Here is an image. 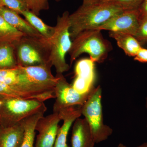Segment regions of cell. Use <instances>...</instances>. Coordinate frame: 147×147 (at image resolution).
Listing matches in <instances>:
<instances>
[{
	"instance_id": "cell-1",
	"label": "cell",
	"mask_w": 147,
	"mask_h": 147,
	"mask_svg": "<svg viewBox=\"0 0 147 147\" xmlns=\"http://www.w3.org/2000/svg\"><path fill=\"white\" fill-rule=\"evenodd\" d=\"M123 11L114 2H102L91 5H82L75 12L69 14L71 40L84 31L97 29L111 17Z\"/></svg>"
},
{
	"instance_id": "cell-2",
	"label": "cell",
	"mask_w": 147,
	"mask_h": 147,
	"mask_svg": "<svg viewBox=\"0 0 147 147\" xmlns=\"http://www.w3.org/2000/svg\"><path fill=\"white\" fill-rule=\"evenodd\" d=\"M69 13L65 11L58 16L57 23L52 36L48 39L50 50V60L56 69L57 74H63L69 69L66 61L72 40L70 36Z\"/></svg>"
},
{
	"instance_id": "cell-3",
	"label": "cell",
	"mask_w": 147,
	"mask_h": 147,
	"mask_svg": "<svg viewBox=\"0 0 147 147\" xmlns=\"http://www.w3.org/2000/svg\"><path fill=\"white\" fill-rule=\"evenodd\" d=\"M111 47L109 42L104 39L98 29L84 31L77 35L72 40L69 52L70 64L83 53L90 55L94 62L101 63L108 57Z\"/></svg>"
},
{
	"instance_id": "cell-4",
	"label": "cell",
	"mask_w": 147,
	"mask_h": 147,
	"mask_svg": "<svg viewBox=\"0 0 147 147\" xmlns=\"http://www.w3.org/2000/svg\"><path fill=\"white\" fill-rule=\"evenodd\" d=\"M14 45L18 65L28 67L52 65L49 40L44 37L24 36Z\"/></svg>"
},
{
	"instance_id": "cell-5",
	"label": "cell",
	"mask_w": 147,
	"mask_h": 147,
	"mask_svg": "<svg viewBox=\"0 0 147 147\" xmlns=\"http://www.w3.org/2000/svg\"><path fill=\"white\" fill-rule=\"evenodd\" d=\"M102 89L100 86L94 88L85 103L81 106L82 115L89 125L96 144L103 142L112 135V128L103 122Z\"/></svg>"
},
{
	"instance_id": "cell-6",
	"label": "cell",
	"mask_w": 147,
	"mask_h": 147,
	"mask_svg": "<svg viewBox=\"0 0 147 147\" xmlns=\"http://www.w3.org/2000/svg\"><path fill=\"white\" fill-rule=\"evenodd\" d=\"M0 109V125H13L24 119L39 113L46 112L44 102L35 99L11 98L3 99Z\"/></svg>"
},
{
	"instance_id": "cell-7",
	"label": "cell",
	"mask_w": 147,
	"mask_h": 147,
	"mask_svg": "<svg viewBox=\"0 0 147 147\" xmlns=\"http://www.w3.org/2000/svg\"><path fill=\"white\" fill-rule=\"evenodd\" d=\"M57 82L54 89L55 101L53 113H59L67 108L82 106L88 98L91 92L80 94L67 81L63 74H57Z\"/></svg>"
},
{
	"instance_id": "cell-8",
	"label": "cell",
	"mask_w": 147,
	"mask_h": 147,
	"mask_svg": "<svg viewBox=\"0 0 147 147\" xmlns=\"http://www.w3.org/2000/svg\"><path fill=\"white\" fill-rule=\"evenodd\" d=\"M18 66L22 74L35 86L46 91L54 92L58 77L54 76L52 73V65L48 64L33 66Z\"/></svg>"
},
{
	"instance_id": "cell-9",
	"label": "cell",
	"mask_w": 147,
	"mask_h": 147,
	"mask_svg": "<svg viewBox=\"0 0 147 147\" xmlns=\"http://www.w3.org/2000/svg\"><path fill=\"white\" fill-rule=\"evenodd\" d=\"M139 24V13L137 9L124 10L111 17L97 29L101 31L121 32L135 36Z\"/></svg>"
},
{
	"instance_id": "cell-10",
	"label": "cell",
	"mask_w": 147,
	"mask_h": 147,
	"mask_svg": "<svg viewBox=\"0 0 147 147\" xmlns=\"http://www.w3.org/2000/svg\"><path fill=\"white\" fill-rule=\"evenodd\" d=\"M61 120L59 114L53 113L38 120L35 127L38 133L34 147H54Z\"/></svg>"
},
{
	"instance_id": "cell-11",
	"label": "cell",
	"mask_w": 147,
	"mask_h": 147,
	"mask_svg": "<svg viewBox=\"0 0 147 147\" xmlns=\"http://www.w3.org/2000/svg\"><path fill=\"white\" fill-rule=\"evenodd\" d=\"M95 62L90 59H84L76 63L75 78L72 86L80 94L89 93L94 88Z\"/></svg>"
},
{
	"instance_id": "cell-12",
	"label": "cell",
	"mask_w": 147,
	"mask_h": 147,
	"mask_svg": "<svg viewBox=\"0 0 147 147\" xmlns=\"http://www.w3.org/2000/svg\"><path fill=\"white\" fill-rule=\"evenodd\" d=\"M59 114L63 124L58 129L54 147H68L67 141L69 131L75 121L82 115L81 106L67 108Z\"/></svg>"
},
{
	"instance_id": "cell-13",
	"label": "cell",
	"mask_w": 147,
	"mask_h": 147,
	"mask_svg": "<svg viewBox=\"0 0 147 147\" xmlns=\"http://www.w3.org/2000/svg\"><path fill=\"white\" fill-rule=\"evenodd\" d=\"M95 144L86 120L80 117L76 119L72 127L71 147H94Z\"/></svg>"
},
{
	"instance_id": "cell-14",
	"label": "cell",
	"mask_w": 147,
	"mask_h": 147,
	"mask_svg": "<svg viewBox=\"0 0 147 147\" xmlns=\"http://www.w3.org/2000/svg\"><path fill=\"white\" fill-rule=\"evenodd\" d=\"M0 14L9 25L26 35L35 37H43L18 13L5 7L0 8Z\"/></svg>"
},
{
	"instance_id": "cell-15",
	"label": "cell",
	"mask_w": 147,
	"mask_h": 147,
	"mask_svg": "<svg viewBox=\"0 0 147 147\" xmlns=\"http://www.w3.org/2000/svg\"><path fill=\"white\" fill-rule=\"evenodd\" d=\"M24 136L21 122L9 126L0 125V147H21Z\"/></svg>"
},
{
	"instance_id": "cell-16",
	"label": "cell",
	"mask_w": 147,
	"mask_h": 147,
	"mask_svg": "<svg viewBox=\"0 0 147 147\" xmlns=\"http://www.w3.org/2000/svg\"><path fill=\"white\" fill-rule=\"evenodd\" d=\"M109 35L115 40L118 46L129 57H135L142 48L141 43L131 35L121 32H109Z\"/></svg>"
},
{
	"instance_id": "cell-17",
	"label": "cell",
	"mask_w": 147,
	"mask_h": 147,
	"mask_svg": "<svg viewBox=\"0 0 147 147\" xmlns=\"http://www.w3.org/2000/svg\"><path fill=\"white\" fill-rule=\"evenodd\" d=\"M44 113H36L21 121L24 127V136L21 147H34L36 126L38 121L44 116Z\"/></svg>"
},
{
	"instance_id": "cell-18",
	"label": "cell",
	"mask_w": 147,
	"mask_h": 147,
	"mask_svg": "<svg viewBox=\"0 0 147 147\" xmlns=\"http://www.w3.org/2000/svg\"><path fill=\"white\" fill-rule=\"evenodd\" d=\"M17 66L14 44L0 43V69L13 68Z\"/></svg>"
},
{
	"instance_id": "cell-19",
	"label": "cell",
	"mask_w": 147,
	"mask_h": 147,
	"mask_svg": "<svg viewBox=\"0 0 147 147\" xmlns=\"http://www.w3.org/2000/svg\"><path fill=\"white\" fill-rule=\"evenodd\" d=\"M21 14L42 36L47 39L50 38L54 32L55 27L50 26L45 24L37 15L32 13L30 11H24Z\"/></svg>"
},
{
	"instance_id": "cell-20",
	"label": "cell",
	"mask_w": 147,
	"mask_h": 147,
	"mask_svg": "<svg viewBox=\"0 0 147 147\" xmlns=\"http://www.w3.org/2000/svg\"><path fill=\"white\" fill-rule=\"evenodd\" d=\"M26 36L11 26L0 14V43L15 44Z\"/></svg>"
},
{
	"instance_id": "cell-21",
	"label": "cell",
	"mask_w": 147,
	"mask_h": 147,
	"mask_svg": "<svg viewBox=\"0 0 147 147\" xmlns=\"http://www.w3.org/2000/svg\"><path fill=\"white\" fill-rule=\"evenodd\" d=\"M18 80L17 66L13 68L0 69V81L18 91Z\"/></svg>"
},
{
	"instance_id": "cell-22",
	"label": "cell",
	"mask_w": 147,
	"mask_h": 147,
	"mask_svg": "<svg viewBox=\"0 0 147 147\" xmlns=\"http://www.w3.org/2000/svg\"><path fill=\"white\" fill-rule=\"evenodd\" d=\"M11 98L37 99L34 96L18 91L0 81V98L5 99Z\"/></svg>"
},
{
	"instance_id": "cell-23",
	"label": "cell",
	"mask_w": 147,
	"mask_h": 147,
	"mask_svg": "<svg viewBox=\"0 0 147 147\" xmlns=\"http://www.w3.org/2000/svg\"><path fill=\"white\" fill-rule=\"evenodd\" d=\"M28 10L36 15H38L42 10L49 8L48 0H21Z\"/></svg>"
},
{
	"instance_id": "cell-24",
	"label": "cell",
	"mask_w": 147,
	"mask_h": 147,
	"mask_svg": "<svg viewBox=\"0 0 147 147\" xmlns=\"http://www.w3.org/2000/svg\"><path fill=\"white\" fill-rule=\"evenodd\" d=\"M3 7L21 14L23 11L28 10L21 0H0Z\"/></svg>"
},
{
	"instance_id": "cell-25",
	"label": "cell",
	"mask_w": 147,
	"mask_h": 147,
	"mask_svg": "<svg viewBox=\"0 0 147 147\" xmlns=\"http://www.w3.org/2000/svg\"><path fill=\"white\" fill-rule=\"evenodd\" d=\"M144 0H114V2L123 10L137 9Z\"/></svg>"
},
{
	"instance_id": "cell-26",
	"label": "cell",
	"mask_w": 147,
	"mask_h": 147,
	"mask_svg": "<svg viewBox=\"0 0 147 147\" xmlns=\"http://www.w3.org/2000/svg\"><path fill=\"white\" fill-rule=\"evenodd\" d=\"M134 37L141 44L147 42V18L139 21L137 34Z\"/></svg>"
},
{
	"instance_id": "cell-27",
	"label": "cell",
	"mask_w": 147,
	"mask_h": 147,
	"mask_svg": "<svg viewBox=\"0 0 147 147\" xmlns=\"http://www.w3.org/2000/svg\"><path fill=\"white\" fill-rule=\"evenodd\" d=\"M134 60L139 62L147 63V49L142 47L134 57Z\"/></svg>"
},
{
	"instance_id": "cell-28",
	"label": "cell",
	"mask_w": 147,
	"mask_h": 147,
	"mask_svg": "<svg viewBox=\"0 0 147 147\" xmlns=\"http://www.w3.org/2000/svg\"><path fill=\"white\" fill-rule=\"evenodd\" d=\"M137 10L139 13V21L147 18V0H144Z\"/></svg>"
},
{
	"instance_id": "cell-29",
	"label": "cell",
	"mask_w": 147,
	"mask_h": 147,
	"mask_svg": "<svg viewBox=\"0 0 147 147\" xmlns=\"http://www.w3.org/2000/svg\"><path fill=\"white\" fill-rule=\"evenodd\" d=\"M102 0H83V5H88L102 2Z\"/></svg>"
},
{
	"instance_id": "cell-30",
	"label": "cell",
	"mask_w": 147,
	"mask_h": 147,
	"mask_svg": "<svg viewBox=\"0 0 147 147\" xmlns=\"http://www.w3.org/2000/svg\"><path fill=\"white\" fill-rule=\"evenodd\" d=\"M117 147H128L122 144H120ZM136 147H147V142Z\"/></svg>"
},
{
	"instance_id": "cell-31",
	"label": "cell",
	"mask_w": 147,
	"mask_h": 147,
	"mask_svg": "<svg viewBox=\"0 0 147 147\" xmlns=\"http://www.w3.org/2000/svg\"><path fill=\"white\" fill-rule=\"evenodd\" d=\"M114 0H102V2L110 3L114 1Z\"/></svg>"
},
{
	"instance_id": "cell-32",
	"label": "cell",
	"mask_w": 147,
	"mask_h": 147,
	"mask_svg": "<svg viewBox=\"0 0 147 147\" xmlns=\"http://www.w3.org/2000/svg\"><path fill=\"white\" fill-rule=\"evenodd\" d=\"M3 100L0 98V109L1 108L2 106L3 105Z\"/></svg>"
},
{
	"instance_id": "cell-33",
	"label": "cell",
	"mask_w": 147,
	"mask_h": 147,
	"mask_svg": "<svg viewBox=\"0 0 147 147\" xmlns=\"http://www.w3.org/2000/svg\"><path fill=\"white\" fill-rule=\"evenodd\" d=\"M146 108L147 109V97H146Z\"/></svg>"
},
{
	"instance_id": "cell-34",
	"label": "cell",
	"mask_w": 147,
	"mask_h": 147,
	"mask_svg": "<svg viewBox=\"0 0 147 147\" xmlns=\"http://www.w3.org/2000/svg\"><path fill=\"white\" fill-rule=\"evenodd\" d=\"M2 7H3L1 3V2H0V8H1Z\"/></svg>"
},
{
	"instance_id": "cell-35",
	"label": "cell",
	"mask_w": 147,
	"mask_h": 147,
	"mask_svg": "<svg viewBox=\"0 0 147 147\" xmlns=\"http://www.w3.org/2000/svg\"><path fill=\"white\" fill-rule=\"evenodd\" d=\"M55 1H59L60 0H55Z\"/></svg>"
},
{
	"instance_id": "cell-36",
	"label": "cell",
	"mask_w": 147,
	"mask_h": 147,
	"mask_svg": "<svg viewBox=\"0 0 147 147\" xmlns=\"http://www.w3.org/2000/svg\"></svg>"
}]
</instances>
